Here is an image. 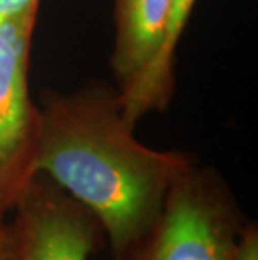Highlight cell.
I'll list each match as a JSON object with an SVG mask.
<instances>
[{
	"instance_id": "1",
	"label": "cell",
	"mask_w": 258,
	"mask_h": 260,
	"mask_svg": "<svg viewBox=\"0 0 258 260\" xmlns=\"http://www.w3.org/2000/svg\"><path fill=\"white\" fill-rule=\"evenodd\" d=\"M190 154L159 151L134 138L123 118L119 91L91 81L67 94L44 91L29 178L44 175L89 210L107 234L116 260L155 225Z\"/></svg>"
},
{
	"instance_id": "2",
	"label": "cell",
	"mask_w": 258,
	"mask_h": 260,
	"mask_svg": "<svg viewBox=\"0 0 258 260\" xmlns=\"http://www.w3.org/2000/svg\"><path fill=\"white\" fill-rule=\"evenodd\" d=\"M240 230L222 178L193 163L174 178L151 230L119 260H233Z\"/></svg>"
},
{
	"instance_id": "3",
	"label": "cell",
	"mask_w": 258,
	"mask_h": 260,
	"mask_svg": "<svg viewBox=\"0 0 258 260\" xmlns=\"http://www.w3.org/2000/svg\"><path fill=\"white\" fill-rule=\"evenodd\" d=\"M12 208L17 260H87L94 250L99 222L47 176H30Z\"/></svg>"
},
{
	"instance_id": "4",
	"label": "cell",
	"mask_w": 258,
	"mask_h": 260,
	"mask_svg": "<svg viewBox=\"0 0 258 260\" xmlns=\"http://www.w3.org/2000/svg\"><path fill=\"white\" fill-rule=\"evenodd\" d=\"M39 9L0 24V185L12 197L29 180L37 106L29 94V54Z\"/></svg>"
},
{
	"instance_id": "5",
	"label": "cell",
	"mask_w": 258,
	"mask_h": 260,
	"mask_svg": "<svg viewBox=\"0 0 258 260\" xmlns=\"http://www.w3.org/2000/svg\"><path fill=\"white\" fill-rule=\"evenodd\" d=\"M114 47L111 68L126 91L142 74L161 44L169 0H113Z\"/></svg>"
},
{
	"instance_id": "6",
	"label": "cell",
	"mask_w": 258,
	"mask_h": 260,
	"mask_svg": "<svg viewBox=\"0 0 258 260\" xmlns=\"http://www.w3.org/2000/svg\"><path fill=\"white\" fill-rule=\"evenodd\" d=\"M196 0H169L161 44L142 74L128 89L119 92L123 118L134 126L151 111H164L174 92V56Z\"/></svg>"
},
{
	"instance_id": "7",
	"label": "cell",
	"mask_w": 258,
	"mask_h": 260,
	"mask_svg": "<svg viewBox=\"0 0 258 260\" xmlns=\"http://www.w3.org/2000/svg\"><path fill=\"white\" fill-rule=\"evenodd\" d=\"M233 260H258V232L255 225L241 226L235 243Z\"/></svg>"
},
{
	"instance_id": "8",
	"label": "cell",
	"mask_w": 258,
	"mask_h": 260,
	"mask_svg": "<svg viewBox=\"0 0 258 260\" xmlns=\"http://www.w3.org/2000/svg\"><path fill=\"white\" fill-rule=\"evenodd\" d=\"M41 0H0V24L9 19L39 9Z\"/></svg>"
},
{
	"instance_id": "9",
	"label": "cell",
	"mask_w": 258,
	"mask_h": 260,
	"mask_svg": "<svg viewBox=\"0 0 258 260\" xmlns=\"http://www.w3.org/2000/svg\"><path fill=\"white\" fill-rule=\"evenodd\" d=\"M15 253V235L10 225L0 222V260H9Z\"/></svg>"
},
{
	"instance_id": "10",
	"label": "cell",
	"mask_w": 258,
	"mask_h": 260,
	"mask_svg": "<svg viewBox=\"0 0 258 260\" xmlns=\"http://www.w3.org/2000/svg\"><path fill=\"white\" fill-rule=\"evenodd\" d=\"M9 208H12V197L5 191V188L0 185V222H2L4 213L7 212Z\"/></svg>"
},
{
	"instance_id": "11",
	"label": "cell",
	"mask_w": 258,
	"mask_h": 260,
	"mask_svg": "<svg viewBox=\"0 0 258 260\" xmlns=\"http://www.w3.org/2000/svg\"><path fill=\"white\" fill-rule=\"evenodd\" d=\"M9 260H17V252H15V253H14V255H12V257H10Z\"/></svg>"
}]
</instances>
